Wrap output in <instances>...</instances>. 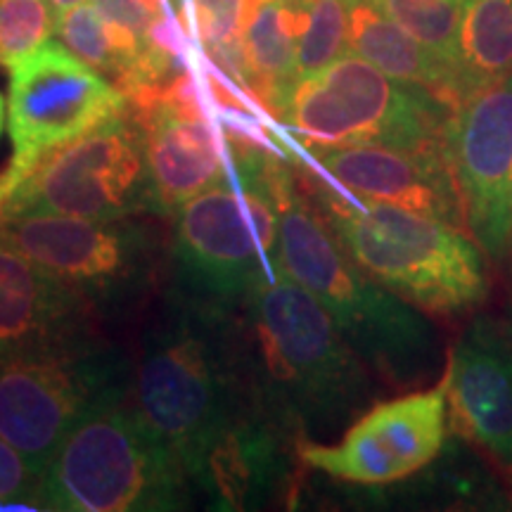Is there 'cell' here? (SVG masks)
I'll use <instances>...</instances> for the list:
<instances>
[{"instance_id":"obj_13","label":"cell","mask_w":512,"mask_h":512,"mask_svg":"<svg viewBox=\"0 0 512 512\" xmlns=\"http://www.w3.org/2000/svg\"><path fill=\"white\" fill-rule=\"evenodd\" d=\"M448 430L446 377L425 392L375 403L351 422L337 444L302 439L297 456L306 467L339 482L384 486L408 479L439 456Z\"/></svg>"},{"instance_id":"obj_24","label":"cell","mask_w":512,"mask_h":512,"mask_svg":"<svg viewBox=\"0 0 512 512\" xmlns=\"http://www.w3.org/2000/svg\"><path fill=\"white\" fill-rule=\"evenodd\" d=\"M399 27L458 72L465 0H377ZM460 79V76H458Z\"/></svg>"},{"instance_id":"obj_17","label":"cell","mask_w":512,"mask_h":512,"mask_svg":"<svg viewBox=\"0 0 512 512\" xmlns=\"http://www.w3.org/2000/svg\"><path fill=\"white\" fill-rule=\"evenodd\" d=\"M100 323L72 287L0 240V358L79 347L102 337Z\"/></svg>"},{"instance_id":"obj_18","label":"cell","mask_w":512,"mask_h":512,"mask_svg":"<svg viewBox=\"0 0 512 512\" xmlns=\"http://www.w3.org/2000/svg\"><path fill=\"white\" fill-rule=\"evenodd\" d=\"M299 441L259 408H245L202 448L190 482L223 512L256 510L290 482V446Z\"/></svg>"},{"instance_id":"obj_14","label":"cell","mask_w":512,"mask_h":512,"mask_svg":"<svg viewBox=\"0 0 512 512\" xmlns=\"http://www.w3.org/2000/svg\"><path fill=\"white\" fill-rule=\"evenodd\" d=\"M200 76V69L190 64L164 91L128 105L143 128L152 192L162 219L221 183L230 171L226 133Z\"/></svg>"},{"instance_id":"obj_3","label":"cell","mask_w":512,"mask_h":512,"mask_svg":"<svg viewBox=\"0 0 512 512\" xmlns=\"http://www.w3.org/2000/svg\"><path fill=\"white\" fill-rule=\"evenodd\" d=\"M280 209V264L323 304L351 349L389 387L415 389L446 368L441 339L425 311L363 271L339 245L299 171L271 159Z\"/></svg>"},{"instance_id":"obj_7","label":"cell","mask_w":512,"mask_h":512,"mask_svg":"<svg viewBox=\"0 0 512 512\" xmlns=\"http://www.w3.org/2000/svg\"><path fill=\"white\" fill-rule=\"evenodd\" d=\"M0 240L72 287L102 320L145 311L169 275L171 240L145 216L19 214L0 221Z\"/></svg>"},{"instance_id":"obj_1","label":"cell","mask_w":512,"mask_h":512,"mask_svg":"<svg viewBox=\"0 0 512 512\" xmlns=\"http://www.w3.org/2000/svg\"><path fill=\"white\" fill-rule=\"evenodd\" d=\"M128 403L185 472L211 437L254 406L238 309L166 285L147 304L131 351Z\"/></svg>"},{"instance_id":"obj_16","label":"cell","mask_w":512,"mask_h":512,"mask_svg":"<svg viewBox=\"0 0 512 512\" xmlns=\"http://www.w3.org/2000/svg\"><path fill=\"white\" fill-rule=\"evenodd\" d=\"M444 377L451 432L512 477V332L477 316L446 354Z\"/></svg>"},{"instance_id":"obj_5","label":"cell","mask_w":512,"mask_h":512,"mask_svg":"<svg viewBox=\"0 0 512 512\" xmlns=\"http://www.w3.org/2000/svg\"><path fill=\"white\" fill-rule=\"evenodd\" d=\"M299 178L351 259L415 309L458 316L486 302L489 259L463 228L363 200L311 166L299 171Z\"/></svg>"},{"instance_id":"obj_4","label":"cell","mask_w":512,"mask_h":512,"mask_svg":"<svg viewBox=\"0 0 512 512\" xmlns=\"http://www.w3.org/2000/svg\"><path fill=\"white\" fill-rule=\"evenodd\" d=\"M230 171L174 214L169 285L202 302L240 309L278 278L280 209L271 185L273 145L226 136Z\"/></svg>"},{"instance_id":"obj_6","label":"cell","mask_w":512,"mask_h":512,"mask_svg":"<svg viewBox=\"0 0 512 512\" xmlns=\"http://www.w3.org/2000/svg\"><path fill=\"white\" fill-rule=\"evenodd\" d=\"M190 477L126 399L76 422L43 472V508L57 512H164L188 505Z\"/></svg>"},{"instance_id":"obj_19","label":"cell","mask_w":512,"mask_h":512,"mask_svg":"<svg viewBox=\"0 0 512 512\" xmlns=\"http://www.w3.org/2000/svg\"><path fill=\"white\" fill-rule=\"evenodd\" d=\"M309 27V0L261 3L242 36V88L261 112L283 124L299 83V46Z\"/></svg>"},{"instance_id":"obj_12","label":"cell","mask_w":512,"mask_h":512,"mask_svg":"<svg viewBox=\"0 0 512 512\" xmlns=\"http://www.w3.org/2000/svg\"><path fill=\"white\" fill-rule=\"evenodd\" d=\"M444 155L465 230L491 264L512 259V72L453 110Z\"/></svg>"},{"instance_id":"obj_30","label":"cell","mask_w":512,"mask_h":512,"mask_svg":"<svg viewBox=\"0 0 512 512\" xmlns=\"http://www.w3.org/2000/svg\"><path fill=\"white\" fill-rule=\"evenodd\" d=\"M3 119H5V102H3V95H0V133H3Z\"/></svg>"},{"instance_id":"obj_27","label":"cell","mask_w":512,"mask_h":512,"mask_svg":"<svg viewBox=\"0 0 512 512\" xmlns=\"http://www.w3.org/2000/svg\"><path fill=\"white\" fill-rule=\"evenodd\" d=\"M43 475L15 446L0 439V508L46 510L43 508Z\"/></svg>"},{"instance_id":"obj_10","label":"cell","mask_w":512,"mask_h":512,"mask_svg":"<svg viewBox=\"0 0 512 512\" xmlns=\"http://www.w3.org/2000/svg\"><path fill=\"white\" fill-rule=\"evenodd\" d=\"M131 394V351L98 337L53 354L0 358V439L43 475L83 415Z\"/></svg>"},{"instance_id":"obj_15","label":"cell","mask_w":512,"mask_h":512,"mask_svg":"<svg viewBox=\"0 0 512 512\" xmlns=\"http://www.w3.org/2000/svg\"><path fill=\"white\" fill-rule=\"evenodd\" d=\"M306 166L363 200L394 204L465 230L463 207L444 147H320L306 150Z\"/></svg>"},{"instance_id":"obj_29","label":"cell","mask_w":512,"mask_h":512,"mask_svg":"<svg viewBox=\"0 0 512 512\" xmlns=\"http://www.w3.org/2000/svg\"><path fill=\"white\" fill-rule=\"evenodd\" d=\"M53 3H55V8H57V12H60V10L74 8V5H79V3H83V0H53Z\"/></svg>"},{"instance_id":"obj_22","label":"cell","mask_w":512,"mask_h":512,"mask_svg":"<svg viewBox=\"0 0 512 512\" xmlns=\"http://www.w3.org/2000/svg\"><path fill=\"white\" fill-rule=\"evenodd\" d=\"M57 38L124 95L136 81L145 48L136 36L107 22L93 3L83 0L74 8L57 12Z\"/></svg>"},{"instance_id":"obj_8","label":"cell","mask_w":512,"mask_h":512,"mask_svg":"<svg viewBox=\"0 0 512 512\" xmlns=\"http://www.w3.org/2000/svg\"><path fill=\"white\" fill-rule=\"evenodd\" d=\"M19 214L100 221L159 216L143 128L131 107L55 147L24 174L0 178V221Z\"/></svg>"},{"instance_id":"obj_25","label":"cell","mask_w":512,"mask_h":512,"mask_svg":"<svg viewBox=\"0 0 512 512\" xmlns=\"http://www.w3.org/2000/svg\"><path fill=\"white\" fill-rule=\"evenodd\" d=\"M57 34L53 0H0V67L15 69Z\"/></svg>"},{"instance_id":"obj_2","label":"cell","mask_w":512,"mask_h":512,"mask_svg":"<svg viewBox=\"0 0 512 512\" xmlns=\"http://www.w3.org/2000/svg\"><path fill=\"white\" fill-rule=\"evenodd\" d=\"M238 323L254 399L297 441L332 437L373 401L366 361L287 273L249 294Z\"/></svg>"},{"instance_id":"obj_11","label":"cell","mask_w":512,"mask_h":512,"mask_svg":"<svg viewBox=\"0 0 512 512\" xmlns=\"http://www.w3.org/2000/svg\"><path fill=\"white\" fill-rule=\"evenodd\" d=\"M10 138L15 157L0 178H15L55 147L72 143L128 107L110 79L50 41L10 72Z\"/></svg>"},{"instance_id":"obj_20","label":"cell","mask_w":512,"mask_h":512,"mask_svg":"<svg viewBox=\"0 0 512 512\" xmlns=\"http://www.w3.org/2000/svg\"><path fill=\"white\" fill-rule=\"evenodd\" d=\"M349 53L361 55L394 81L432 93L453 110L465 100L456 69L406 34L377 0H351Z\"/></svg>"},{"instance_id":"obj_26","label":"cell","mask_w":512,"mask_h":512,"mask_svg":"<svg viewBox=\"0 0 512 512\" xmlns=\"http://www.w3.org/2000/svg\"><path fill=\"white\" fill-rule=\"evenodd\" d=\"M351 0H309V27L299 46V79L323 72L349 53Z\"/></svg>"},{"instance_id":"obj_28","label":"cell","mask_w":512,"mask_h":512,"mask_svg":"<svg viewBox=\"0 0 512 512\" xmlns=\"http://www.w3.org/2000/svg\"><path fill=\"white\" fill-rule=\"evenodd\" d=\"M107 22L121 31H128L147 48V38L159 17L169 15L171 8H162L155 0H91Z\"/></svg>"},{"instance_id":"obj_23","label":"cell","mask_w":512,"mask_h":512,"mask_svg":"<svg viewBox=\"0 0 512 512\" xmlns=\"http://www.w3.org/2000/svg\"><path fill=\"white\" fill-rule=\"evenodd\" d=\"M261 0H190L181 10L209 62L242 86L240 46ZM245 91V88H242Z\"/></svg>"},{"instance_id":"obj_9","label":"cell","mask_w":512,"mask_h":512,"mask_svg":"<svg viewBox=\"0 0 512 512\" xmlns=\"http://www.w3.org/2000/svg\"><path fill=\"white\" fill-rule=\"evenodd\" d=\"M453 107L422 88L394 81L361 55L347 53L299 79L283 124L306 150L387 145L444 147Z\"/></svg>"},{"instance_id":"obj_21","label":"cell","mask_w":512,"mask_h":512,"mask_svg":"<svg viewBox=\"0 0 512 512\" xmlns=\"http://www.w3.org/2000/svg\"><path fill=\"white\" fill-rule=\"evenodd\" d=\"M512 72V0H465L458 76L463 98Z\"/></svg>"},{"instance_id":"obj_31","label":"cell","mask_w":512,"mask_h":512,"mask_svg":"<svg viewBox=\"0 0 512 512\" xmlns=\"http://www.w3.org/2000/svg\"><path fill=\"white\" fill-rule=\"evenodd\" d=\"M510 332H512V328H510Z\"/></svg>"}]
</instances>
